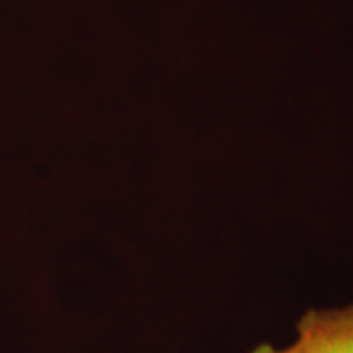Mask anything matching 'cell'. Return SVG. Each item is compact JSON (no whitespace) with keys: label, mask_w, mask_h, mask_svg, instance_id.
I'll list each match as a JSON object with an SVG mask.
<instances>
[{"label":"cell","mask_w":353,"mask_h":353,"mask_svg":"<svg viewBox=\"0 0 353 353\" xmlns=\"http://www.w3.org/2000/svg\"><path fill=\"white\" fill-rule=\"evenodd\" d=\"M298 339L286 348L259 343L249 353H353V303L342 307H312L299 317Z\"/></svg>","instance_id":"6da1fadb"}]
</instances>
